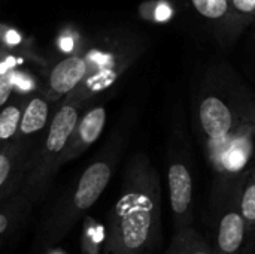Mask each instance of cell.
I'll return each mask as SVG.
<instances>
[{
    "instance_id": "obj_7",
    "label": "cell",
    "mask_w": 255,
    "mask_h": 254,
    "mask_svg": "<svg viewBox=\"0 0 255 254\" xmlns=\"http://www.w3.org/2000/svg\"><path fill=\"white\" fill-rule=\"evenodd\" d=\"M212 249L215 254H244L251 244L250 228L239 207V196L211 213Z\"/></svg>"
},
{
    "instance_id": "obj_8",
    "label": "cell",
    "mask_w": 255,
    "mask_h": 254,
    "mask_svg": "<svg viewBox=\"0 0 255 254\" xmlns=\"http://www.w3.org/2000/svg\"><path fill=\"white\" fill-rule=\"evenodd\" d=\"M54 102L43 90L25 94L21 120L15 141L36 148L37 142L45 135L54 114Z\"/></svg>"
},
{
    "instance_id": "obj_15",
    "label": "cell",
    "mask_w": 255,
    "mask_h": 254,
    "mask_svg": "<svg viewBox=\"0 0 255 254\" xmlns=\"http://www.w3.org/2000/svg\"><path fill=\"white\" fill-rule=\"evenodd\" d=\"M25 94H16L6 102V105L0 109V150L6 145L12 144L16 138L21 112L24 106Z\"/></svg>"
},
{
    "instance_id": "obj_9",
    "label": "cell",
    "mask_w": 255,
    "mask_h": 254,
    "mask_svg": "<svg viewBox=\"0 0 255 254\" xmlns=\"http://www.w3.org/2000/svg\"><path fill=\"white\" fill-rule=\"evenodd\" d=\"M106 120L108 112L103 105H88L82 111L60 160L61 168L66 163L81 157L91 145L99 141V138L105 132Z\"/></svg>"
},
{
    "instance_id": "obj_23",
    "label": "cell",
    "mask_w": 255,
    "mask_h": 254,
    "mask_svg": "<svg viewBox=\"0 0 255 254\" xmlns=\"http://www.w3.org/2000/svg\"><path fill=\"white\" fill-rule=\"evenodd\" d=\"M0 54H1V49H0Z\"/></svg>"
},
{
    "instance_id": "obj_6",
    "label": "cell",
    "mask_w": 255,
    "mask_h": 254,
    "mask_svg": "<svg viewBox=\"0 0 255 254\" xmlns=\"http://www.w3.org/2000/svg\"><path fill=\"white\" fill-rule=\"evenodd\" d=\"M167 189L175 232L194 225V169L190 142L173 130L167 147Z\"/></svg>"
},
{
    "instance_id": "obj_20",
    "label": "cell",
    "mask_w": 255,
    "mask_h": 254,
    "mask_svg": "<svg viewBox=\"0 0 255 254\" xmlns=\"http://www.w3.org/2000/svg\"><path fill=\"white\" fill-rule=\"evenodd\" d=\"M166 254H181V244H179V238H178L176 234L173 235L172 243H170V247L166 252Z\"/></svg>"
},
{
    "instance_id": "obj_22",
    "label": "cell",
    "mask_w": 255,
    "mask_h": 254,
    "mask_svg": "<svg viewBox=\"0 0 255 254\" xmlns=\"http://www.w3.org/2000/svg\"><path fill=\"white\" fill-rule=\"evenodd\" d=\"M253 25H254V27H255V22H254V24H253Z\"/></svg>"
},
{
    "instance_id": "obj_1",
    "label": "cell",
    "mask_w": 255,
    "mask_h": 254,
    "mask_svg": "<svg viewBox=\"0 0 255 254\" xmlns=\"http://www.w3.org/2000/svg\"><path fill=\"white\" fill-rule=\"evenodd\" d=\"M193 133L211 172L209 214L239 196L255 157V94L227 64L209 66L193 94Z\"/></svg>"
},
{
    "instance_id": "obj_16",
    "label": "cell",
    "mask_w": 255,
    "mask_h": 254,
    "mask_svg": "<svg viewBox=\"0 0 255 254\" xmlns=\"http://www.w3.org/2000/svg\"><path fill=\"white\" fill-rule=\"evenodd\" d=\"M239 207L250 228L251 243L255 241V157L239 193Z\"/></svg>"
},
{
    "instance_id": "obj_13",
    "label": "cell",
    "mask_w": 255,
    "mask_h": 254,
    "mask_svg": "<svg viewBox=\"0 0 255 254\" xmlns=\"http://www.w3.org/2000/svg\"><path fill=\"white\" fill-rule=\"evenodd\" d=\"M33 207L34 204L22 192H16L0 202V243L25 222Z\"/></svg>"
},
{
    "instance_id": "obj_14",
    "label": "cell",
    "mask_w": 255,
    "mask_h": 254,
    "mask_svg": "<svg viewBox=\"0 0 255 254\" xmlns=\"http://www.w3.org/2000/svg\"><path fill=\"white\" fill-rule=\"evenodd\" d=\"M229 19L223 45H232L247 27L255 22V0H227Z\"/></svg>"
},
{
    "instance_id": "obj_19",
    "label": "cell",
    "mask_w": 255,
    "mask_h": 254,
    "mask_svg": "<svg viewBox=\"0 0 255 254\" xmlns=\"http://www.w3.org/2000/svg\"><path fill=\"white\" fill-rule=\"evenodd\" d=\"M142 15L155 22H166L175 15V9L166 0H155L142 6Z\"/></svg>"
},
{
    "instance_id": "obj_5",
    "label": "cell",
    "mask_w": 255,
    "mask_h": 254,
    "mask_svg": "<svg viewBox=\"0 0 255 254\" xmlns=\"http://www.w3.org/2000/svg\"><path fill=\"white\" fill-rule=\"evenodd\" d=\"M87 106L76 100H61L54 111L49 126L37 142L27 165V172L19 192H22L34 205L43 199L60 171V160L67 147L75 124Z\"/></svg>"
},
{
    "instance_id": "obj_3",
    "label": "cell",
    "mask_w": 255,
    "mask_h": 254,
    "mask_svg": "<svg viewBox=\"0 0 255 254\" xmlns=\"http://www.w3.org/2000/svg\"><path fill=\"white\" fill-rule=\"evenodd\" d=\"M126 133L124 130H115L76 180L54 201L42 219L37 232L40 247H52L63 241L75 225L96 205L121 160Z\"/></svg>"
},
{
    "instance_id": "obj_2",
    "label": "cell",
    "mask_w": 255,
    "mask_h": 254,
    "mask_svg": "<svg viewBox=\"0 0 255 254\" xmlns=\"http://www.w3.org/2000/svg\"><path fill=\"white\" fill-rule=\"evenodd\" d=\"M161 232V184L148 154L136 151L126 163L123 187L103 237L102 254H148Z\"/></svg>"
},
{
    "instance_id": "obj_21",
    "label": "cell",
    "mask_w": 255,
    "mask_h": 254,
    "mask_svg": "<svg viewBox=\"0 0 255 254\" xmlns=\"http://www.w3.org/2000/svg\"><path fill=\"white\" fill-rule=\"evenodd\" d=\"M244 254H255V241H253V243L250 244V247L247 249V252Z\"/></svg>"
},
{
    "instance_id": "obj_11",
    "label": "cell",
    "mask_w": 255,
    "mask_h": 254,
    "mask_svg": "<svg viewBox=\"0 0 255 254\" xmlns=\"http://www.w3.org/2000/svg\"><path fill=\"white\" fill-rule=\"evenodd\" d=\"M33 150L18 141L0 150V202L19 192Z\"/></svg>"
},
{
    "instance_id": "obj_17",
    "label": "cell",
    "mask_w": 255,
    "mask_h": 254,
    "mask_svg": "<svg viewBox=\"0 0 255 254\" xmlns=\"http://www.w3.org/2000/svg\"><path fill=\"white\" fill-rule=\"evenodd\" d=\"M179 238L181 254H215L211 241L199 234L194 226L175 232Z\"/></svg>"
},
{
    "instance_id": "obj_4",
    "label": "cell",
    "mask_w": 255,
    "mask_h": 254,
    "mask_svg": "<svg viewBox=\"0 0 255 254\" xmlns=\"http://www.w3.org/2000/svg\"><path fill=\"white\" fill-rule=\"evenodd\" d=\"M148 39L143 33L128 27L103 30L84 43L88 64L82 82L66 97L85 106L105 97L145 54Z\"/></svg>"
},
{
    "instance_id": "obj_10",
    "label": "cell",
    "mask_w": 255,
    "mask_h": 254,
    "mask_svg": "<svg viewBox=\"0 0 255 254\" xmlns=\"http://www.w3.org/2000/svg\"><path fill=\"white\" fill-rule=\"evenodd\" d=\"M87 69L88 64L82 49L60 58L48 70L46 88L43 91L54 103L64 100L82 82L87 75Z\"/></svg>"
},
{
    "instance_id": "obj_18",
    "label": "cell",
    "mask_w": 255,
    "mask_h": 254,
    "mask_svg": "<svg viewBox=\"0 0 255 254\" xmlns=\"http://www.w3.org/2000/svg\"><path fill=\"white\" fill-rule=\"evenodd\" d=\"M1 49V48H0ZM15 57L1 49L0 54V109L13 94Z\"/></svg>"
},
{
    "instance_id": "obj_12",
    "label": "cell",
    "mask_w": 255,
    "mask_h": 254,
    "mask_svg": "<svg viewBox=\"0 0 255 254\" xmlns=\"http://www.w3.org/2000/svg\"><path fill=\"white\" fill-rule=\"evenodd\" d=\"M179 1L223 45L227 19H229L227 0H179Z\"/></svg>"
}]
</instances>
